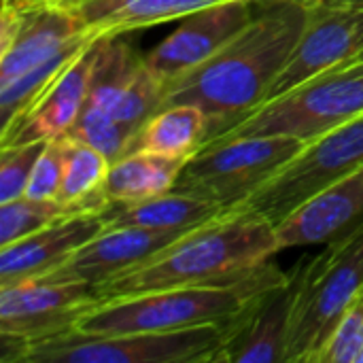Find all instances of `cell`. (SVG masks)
<instances>
[{
	"label": "cell",
	"instance_id": "obj_13",
	"mask_svg": "<svg viewBox=\"0 0 363 363\" xmlns=\"http://www.w3.org/2000/svg\"><path fill=\"white\" fill-rule=\"evenodd\" d=\"M94 38L66 9L51 4L28 13H0V83L81 47Z\"/></svg>",
	"mask_w": 363,
	"mask_h": 363
},
{
	"label": "cell",
	"instance_id": "obj_23",
	"mask_svg": "<svg viewBox=\"0 0 363 363\" xmlns=\"http://www.w3.org/2000/svg\"><path fill=\"white\" fill-rule=\"evenodd\" d=\"M68 215H72V211L57 200H34L21 196L4 202L0 204V247L21 240Z\"/></svg>",
	"mask_w": 363,
	"mask_h": 363
},
{
	"label": "cell",
	"instance_id": "obj_9",
	"mask_svg": "<svg viewBox=\"0 0 363 363\" xmlns=\"http://www.w3.org/2000/svg\"><path fill=\"white\" fill-rule=\"evenodd\" d=\"M96 287L70 281L28 279L0 287V334L28 345L74 330L94 304Z\"/></svg>",
	"mask_w": 363,
	"mask_h": 363
},
{
	"label": "cell",
	"instance_id": "obj_26",
	"mask_svg": "<svg viewBox=\"0 0 363 363\" xmlns=\"http://www.w3.org/2000/svg\"><path fill=\"white\" fill-rule=\"evenodd\" d=\"M363 351V287L347 306L319 363H357Z\"/></svg>",
	"mask_w": 363,
	"mask_h": 363
},
{
	"label": "cell",
	"instance_id": "obj_2",
	"mask_svg": "<svg viewBox=\"0 0 363 363\" xmlns=\"http://www.w3.org/2000/svg\"><path fill=\"white\" fill-rule=\"evenodd\" d=\"M279 253L277 225L257 211H228L177 238L130 272L96 287L98 302L155 289L221 285L257 272Z\"/></svg>",
	"mask_w": 363,
	"mask_h": 363
},
{
	"label": "cell",
	"instance_id": "obj_11",
	"mask_svg": "<svg viewBox=\"0 0 363 363\" xmlns=\"http://www.w3.org/2000/svg\"><path fill=\"white\" fill-rule=\"evenodd\" d=\"M255 0H221L179 19L181 26L143 60L166 85L213 57L255 17Z\"/></svg>",
	"mask_w": 363,
	"mask_h": 363
},
{
	"label": "cell",
	"instance_id": "obj_15",
	"mask_svg": "<svg viewBox=\"0 0 363 363\" xmlns=\"http://www.w3.org/2000/svg\"><path fill=\"white\" fill-rule=\"evenodd\" d=\"M294 270L264 289L238 317L228 321L225 340L213 363H285L294 306Z\"/></svg>",
	"mask_w": 363,
	"mask_h": 363
},
{
	"label": "cell",
	"instance_id": "obj_10",
	"mask_svg": "<svg viewBox=\"0 0 363 363\" xmlns=\"http://www.w3.org/2000/svg\"><path fill=\"white\" fill-rule=\"evenodd\" d=\"M363 49V6L323 4L311 0V15L304 32L272 83L266 98L274 100L317 74L336 68Z\"/></svg>",
	"mask_w": 363,
	"mask_h": 363
},
{
	"label": "cell",
	"instance_id": "obj_19",
	"mask_svg": "<svg viewBox=\"0 0 363 363\" xmlns=\"http://www.w3.org/2000/svg\"><path fill=\"white\" fill-rule=\"evenodd\" d=\"M228 208L204 198L166 191L132 204H108L104 208L106 228H147V230H194Z\"/></svg>",
	"mask_w": 363,
	"mask_h": 363
},
{
	"label": "cell",
	"instance_id": "obj_16",
	"mask_svg": "<svg viewBox=\"0 0 363 363\" xmlns=\"http://www.w3.org/2000/svg\"><path fill=\"white\" fill-rule=\"evenodd\" d=\"M363 225V166L277 223L279 251L328 245Z\"/></svg>",
	"mask_w": 363,
	"mask_h": 363
},
{
	"label": "cell",
	"instance_id": "obj_5",
	"mask_svg": "<svg viewBox=\"0 0 363 363\" xmlns=\"http://www.w3.org/2000/svg\"><path fill=\"white\" fill-rule=\"evenodd\" d=\"M304 145L291 136L215 138L183 164L172 189L240 208Z\"/></svg>",
	"mask_w": 363,
	"mask_h": 363
},
{
	"label": "cell",
	"instance_id": "obj_31",
	"mask_svg": "<svg viewBox=\"0 0 363 363\" xmlns=\"http://www.w3.org/2000/svg\"><path fill=\"white\" fill-rule=\"evenodd\" d=\"M257 4H264V2H274V0H255Z\"/></svg>",
	"mask_w": 363,
	"mask_h": 363
},
{
	"label": "cell",
	"instance_id": "obj_27",
	"mask_svg": "<svg viewBox=\"0 0 363 363\" xmlns=\"http://www.w3.org/2000/svg\"><path fill=\"white\" fill-rule=\"evenodd\" d=\"M62 166H64V136H57L45 143L34 164V170L30 174L26 196L34 200H55L62 183Z\"/></svg>",
	"mask_w": 363,
	"mask_h": 363
},
{
	"label": "cell",
	"instance_id": "obj_3",
	"mask_svg": "<svg viewBox=\"0 0 363 363\" xmlns=\"http://www.w3.org/2000/svg\"><path fill=\"white\" fill-rule=\"evenodd\" d=\"M285 277L277 266L264 264L234 283L155 289L102 300L81 315L74 330L83 334H145L228 323Z\"/></svg>",
	"mask_w": 363,
	"mask_h": 363
},
{
	"label": "cell",
	"instance_id": "obj_1",
	"mask_svg": "<svg viewBox=\"0 0 363 363\" xmlns=\"http://www.w3.org/2000/svg\"><path fill=\"white\" fill-rule=\"evenodd\" d=\"M257 4V2H255ZM311 15V0L257 4L255 17L196 70L166 85L164 104H194L211 121L208 140L262 106L294 53Z\"/></svg>",
	"mask_w": 363,
	"mask_h": 363
},
{
	"label": "cell",
	"instance_id": "obj_7",
	"mask_svg": "<svg viewBox=\"0 0 363 363\" xmlns=\"http://www.w3.org/2000/svg\"><path fill=\"white\" fill-rule=\"evenodd\" d=\"M362 113L363 68H330L296 89L264 102L217 138L291 136L311 143Z\"/></svg>",
	"mask_w": 363,
	"mask_h": 363
},
{
	"label": "cell",
	"instance_id": "obj_32",
	"mask_svg": "<svg viewBox=\"0 0 363 363\" xmlns=\"http://www.w3.org/2000/svg\"><path fill=\"white\" fill-rule=\"evenodd\" d=\"M357 363H363V351H362V355H359V359H357Z\"/></svg>",
	"mask_w": 363,
	"mask_h": 363
},
{
	"label": "cell",
	"instance_id": "obj_21",
	"mask_svg": "<svg viewBox=\"0 0 363 363\" xmlns=\"http://www.w3.org/2000/svg\"><path fill=\"white\" fill-rule=\"evenodd\" d=\"M187 160H174L151 151H128L111 164L102 196L108 204H132L174 187Z\"/></svg>",
	"mask_w": 363,
	"mask_h": 363
},
{
	"label": "cell",
	"instance_id": "obj_22",
	"mask_svg": "<svg viewBox=\"0 0 363 363\" xmlns=\"http://www.w3.org/2000/svg\"><path fill=\"white\" fill-rule=\"evenodd\" d=\"M111 160L96 147L64 134V166L57 202L72 213L104 211L108 202L102 196Z\"/></svg>",
	"mask_w": 363,
	"mask_h": 363
},
{
	"label": "cell",
	"instance_id": "obj_29",
	"mask_svg": "<svg viewBox=\"0 0 363 363\" xmlns=\"http://www.w3.org/2000/svg\"><path fill=\"white\" fill-rule=\"evenodd\" d=\"M363 68V49L359 51V53H355L351 60H347L345 64H340V66H336V68Z\"/></svg>",
	"mask_w": 363,
	"mask_h": 363
},
{
	"label": "cell",
	"instance_id": "obj_18",
	"mask_svg": "<svg viewBox=\"0 0 363 363\" xmlns=\"http://www.w3.org/2000/svg\"><path fill=\"white\" fill-rule=\"evenodd\" d=\"M221 0H57L91 36H119L187 17Z\"/></svg>",
	"mask_w": 363,
	"mask_h": 363
},
{
	"label": "cell",
	"instance_id": "obj_28",
	"mask_svg": "<svg viewBox=\"0 0 363 363\" xmlns=\"http://www.w3.org/2000/svg\"><path fill=\"white\" fill-rule=\"evenodd\" d=\"M57 0H2V11L9 13H28V11H36L43 6H51Z\"/></svg>",
	"mask_w": 363,
	"mask_h": 363
},
{
	"label": "cell",
	"instance_id": "obj_30",
	"mask_svg": "<svg viewBox=\"0 0 363 363\" xmlns=\"http://www.w3.org/2000/svg\"><path fill=\"white\" fill-rule=\"evenodd\" d=\"M323 4H347V6H363V0H319Z\"/></svg>",
	"mask_w": 363,
	"mask_h": 363
},
{
	"label": "cell",
	"instance_id": "obj_20",
	"mask_svg": "<svg viewBox=\"0 0 363 363\" xmlns=\"http://www.w3.org/2000/svg\"><path fill=\"white\" fill-rule=\"evenodd\" d=\"M211 121L194 104H166L155 111L136 132L130 151H151L157 155L189 160L208 140Z\"/></svg>",
	"mask_w": 363,
	"mask_h": 363
},
{
	"label": "cell",
	"instance_id": "obj_24",
	"mask_svg": "<svg viewBox=\"0 0 363 363\" xmlns=\"http://www.w3.org/2000/svg\"><path fill=\"white\" fill-rule=\"evenodd\" d=\"M66 136L96 147L111 162L125 155L132 147V140H134V136L115 117L100 113V111H94V108H87V106H83L79 119L66 132Z\"/></svg>",
	"mask_w": 363,
	"mask_h": 363
},
{
	"label": "cell",
	"instance_id": "obj_12",
	"mask_svg": "<svg viewBox=\"0 0 363 363\" xmlns=\"http://www.w3.org/2000/svg\"><path fill=\"white\" fill-rule=\"evenodd\" d=\"M102 38L83 47L34 98V102L0 130V147L64 136L79 119L94 81Z\"/></svg>",
	"mask_w": 363,
	"mask_h": 363
},
{
	"label": "cell",
	"instance_id": "obj_8",
	"mask_svg": "<svg viewBox=\"0 0 363 363\" xmlns=\"http://www.w3.org/2000/svg\"><path fill=\"white\" fill-rule=\"evenodd\" d=\"M363 166V113L306 143L242 206L274 225L332 183Z\"/></svg>",
	"mask_w": 363,
	"mask_h": 363
},
{
	"label": "cell",
	"instance_id": "obj_25",
	"mask_svg": "<svg viewBox=\"0 0 363 363\" xmlns=\"http://www.w3.org/2000/svg\"><path fill=\"white\" fill-rule=\"evenodd\" d=\"M47 140L0 147V204L26 196L30 174Z\"/></svg>",
	"mask_w": 363,
	"mask_h": 363
},
{
	"label": "cell",
	"instance_id": "obj_17",
	"mask_svg": "<svg viewBox=\"0 0 363 363\" xmlns=\"http://www.w3.org/2000/svg\"><path fill=\"white\" fill-rule=\"evenodd\" d=\"M104 228V211H81L0 247V287L51 272Z\"/></svg>",
	"mask_w": 363,
	"mask_h": 363
},
{
	"label": "cell",
	"instance_id": "obj_4",
	"mask_svg": "<svg viewBox=\"0 0 363 363\" xmlns=\"http://www.w3.org/2000/svg\"><path fill=\"white\" fill-rule=\"evenodd\" d=\"M285 363H319L340 317L363 287V225L294 268Z\"/></svg>",
	"mask_w": 363,
	"mask_h": 363
},
{
	"label": "cell",
	"instance_id": "obj_14",
	"mask_svg": "<svg viewBox=\"0 0 363 363\" xmlns=\"http://www.w3.org/2000/svg\"><path fill=\"white\" fill-rule=\"evenodd\" d=\"M189 230H147V228H104L57 268L38 277L45 281H70L102 285L140 266Z\"/></svg>",
	"mask_w": 363,
	"mask_h": 363
},
{
	"label": "cell",
	"instance_id": "obj_6",
	"mask_svg": "<svg viewBox=\"0 0 363 363\" xmlns=\"http://www.w3.org/2000/svg\"><path fill=\"white\" fill-rule=\"evenodd\" d=\"M228 323L179 332L83 334L70 330L28 345V363H213Z\"/></svg>",
	"mask_w": 363,
	"mask_h": 363
}]
</instances>
